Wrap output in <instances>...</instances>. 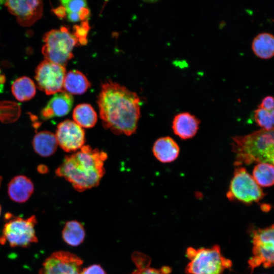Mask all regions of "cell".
<instances>
[{"instance_id": "obj_7", "label": "cell", "mask_w": 274, "mask_h": 274, "mask_svg": "<svg viewBox=\"0 0 274 274\" xmlns=\"http://www.w3.org/2000/svg\"><path fill=\"white\" fill-rule=\"evenodd\" d=\"M226 196L231 201L250 204L259 202L265 193L246 168L238 166L234 170Z\"/></svg>"}, {"instance_id": "obj_24", "label": "cell", "mask_w": 274, "mask_h": 274, "mask_svg": "<svg viewBox=\"0 0 274 274\" xmlns=\"http://www.w3.org/2000/svg\"><path fill=\"white\" fill-rule=\"evenodd\" d=\"M257 184L261 187L274 185V165L268 163H259L253 170L252 176Z\"/></svg>"}, {"instance_id": "obj_22", "label": "cell", "mask_w": 274, "mask_h": 274, "mask_svg": "<svg viewBox=\"0 0 274 274\" xmlns=\"http://www.w3.org/2000/svg\"><path fill=\"white\" fill-rule=\"evenodd\" d=\"M62 237L68 245L76 247L83 243L85 231L82 224L76 220L66 222L62 231Z\"/></svg>"}, {"instance_id": "obj_2", "label": "cell", "mask_w": 274, "mask_h": 274, "mask_svg": "<svg viewBox=\"0 0 274 274\" xmlns=\"http://www.w3.org/2000/svg\"><path fill=\"white\" fill-rule=\"evenodd\" d=\"M107 157L104 151L84 145L80 151L65 156L55 173L71 183L76 190L82 192L98 185L105 173Z\"/></svg>"}, {"instance_id": "obj_20", "label": "cell", "mask_w": 274, "mask_h": 274, "mask_svg": "<svg viewBox=\"0 0 274 274\" xmlns=\"http://www.w3.org/2000/svg\"><path fill=\"white\" fill-rule=\"evenodd\" d=\"M12 92L20 101H25L34 97L36 93V85L29 77H21L16 79L12 83Z\"/></svg>"}, {"instance_id": "obj_27", "label": "cell", "mask_w": 274, "mask_h": 274, "mask_svg": "<svg viewBox=\"0 0 274 274\" xmlns=\"http://www.w3.org/2000/svg\"><path fill=\"white\" fill-rule=\"evenodd\" d=\"M75 32L74 33L78 41L82 44H85L87 42L86 36L89 30L87 22H84L81 26H76Z\"/></svg>"}, {"instance_id": "obj_13", "label": "cell", "mask_w": 274, "mask_h": 274, "mask_svg": "<svg viewBox=\"0 0 274 274\" xmlns=\"http://www.w3.org/2000/svg\"><path fill=\"white\" fill-rule=\"evenodd\" d=\"M74 103L72 94L62 91L55 94L41 111V117L48 120L66 115L71 111Z\"/></svg>"}, {"instance_id": "obj_23", "label": "cell", "mask_w": 274, "mask_h": 274, "mask_svg": "<svg viewBox=\"0 0 274 274\" xmlns=\"http://www.w3.org/2000/svg\"><path fill=\"white\" fill-rule=\"evenodd\" d=\"M132 257L138 268L131 274H169L171 271V268L168 266L160 269L149 267L150 258L143 253L135 252Z\"/></svg>"}, {"instance_id": "obj_11", "label": "cell", "mask_w": 274, "mask_h": 274, "mask_svg": "<svg viewBox=\"0 0 274 274\" xmlns=\"http://www.w3.org/2000/svg\"><path fill=\"white\" fill-rule=\"evenodd\" d=\"M55 135L58 145L66 152L80 149L85 142L84 130L71 120H65L57 125Z\"/></svg>"}, {"instance_id": "obj_1", "label": "cell", "mask_w": 274, "mask_h": 274, "mask_svg": "<svg viewBox=\"0 0 274 274\" xmlns=\"http://www.w3.org/2000/svg\"><path fill=\"white\" fill-rule=\"evenodd\" d=\"M99 116L104 127L116 134L130 135L136 130L141 100L136 93L109 80L98 96Z\"/></svg>"}, {"instance_id": "obj_29", "label": "cell", "mask_w": 274, "mask_h": 274, "mask_svg": "<svg viewBox=\"0 0 274 274\" xmlns=\"http://www.w3.org/2000/svg\"><path fill=\"white\" fill-rule=\"evenodd\" d=\"M258 108L267 111L273 110L274 97L271 96H268L264 98L260 104L259 105Z\"/></svg>"}, {"instance_id": "obj_25", "label": "cell", "mask_w": 274, "mask_h": 274, "mask_svg": "<svg viewBox=\"0 0 274 274\" xmlns=\"http://www.w3.org/2000/svg\"><path fill=\"white\" fill-rule=\"evenodd\" d=\"M60 3L65 10L66 15L67 13L79 14L82 20H85L89 16L90 11L87 7V2L85 1L63 0Z\"/></svg>"}, {"instance_id": "obj_12", "label": "cell", "mask_w": 274, "mask_h": 274, "mask_svg": "<svg viewBox=\"0 0 274 274\" xmlns=\"http://www.w3.org/2000/svg\"><path fill=\"white\" fill-rule=\"evenodd\" d=\"M5 6L23 26L32 25L43 14V4L41 1H7Z\"/></svg>"}, {"instance_id": "obj_18", "label": "cell", "mask_w": 274, "mask_h": 274, "mask_svg": "<svg viewBox=\"0 0 274 274\" xmlns=\"http://www.w3.org/2000/svg\"><path fill=\"white\" fill-rule=\"evenodd\" d=\"M91 84L86 77L81 72L72 70L66 74L63 91L71 94H82L90 87Z\"/></svg>"}, {"instance_id": "obj_32", "label": "cell", "mask_w": 274, "mask_h": 274, "mask_svg": "<svg viewBox=\"0 0 274 274\" xmlns=\"http://www.w3.org/2000/svg\"><path fill=\"white\" fill-rule=\"evenodd\" d=\"M1 205H0V215H1Z\"/></svg>"}, {"instance_id": "obj_15", "label": "cell", "mask_w": 274, "mask_h": 274, "mask_svg": "<svg viewBox=\"0 0 274 274\" xmlns=\"http://www.w3.org/2000/svg\"><path fill=\"white\" fill-rule=\"evenodd\" d=\"M33 183L24 175L15 176L8 184L9 196L16 202L23 203L26 201L33 193Z\"/></svg>"}, {"instance_id": "obj_10", "label": "cell", "mask_w": 274, "mask_h": 274, "mask_svg": "<svg viewBox=\"0 0 274 274\" xmlns=\"http://www.w3.org/2000/svg\"><path fill=\"white\" fill-rule=\"evenodd\" d=\"M83 260L67 251H57L44 261L39 274H80Z\"/></svg>"}, {"instance_id": "obj_21", "label": "cell", "mask_w": 274, "mask_h": 274, "mask_svg": "<svg viewBox=\"0 0 274 274\" xmlns=\"http://www.w3.org/2000/svg\"><path fill=\"white\" fill-rule=\"evenodd\" d=\"M73 118L81 127L89 128L95 126L97 116L93 107L88 104H81L74 109Z\"/></svg>"}, {"instance_id": "obj_28", "label": "cell", "mask_w": 274, "mask_h": 274, "mask_svg": "<svg viewBox=\"0 0 274 274\" xmlns=\"http://www.w3.org/2000/svg\"><path fill=\"white\" fill-rule=\"evenodd\" d=\"M80 274H106V272L100 265L93 264L83 269Z\"/></svg>"}, {"instance_id": "obj_19", "label": "cell", "mask_w": 274, "mask_h": 274, "mask_svg": "<svg viewBox=\"0 0 274 274\" xmlns=\"http://www.w3.org/2000/svg\"><path fill=\"white\" fill-rule=\"evenodd\" d=\"M252 48L259 58L268 59L274 56V36L269 33H261L253 39Z\"/></svg>"}, {"instance_id": "obj_14", "label": "cell", "mask_w": 274, "mask_h": 274, "mask_svg": "<svg viewBox=\"0 0 274 274\" xmlns=\"http://www.w3.org/2000/svg\"><path fill=\"white\" fill-rule=\"evenodd\" d=\"M200 120L188 112L177 114L172 122L174 133L182 140L192 138L196 134L199 127Z\"/></svg>"}, {"instance_id": "obj_6", "label": "cell", "mask_w": 274, "mask_h": 274, "mask_svg": "<svg viewBox=\"0 0 274 274\" xmlns=\"http://www.w3.org/2000/svg\"><path fill=\"white\" fill-rule=\"evenodd\" d=\"M5 219L6 222L0 237V244L7 243L11 247L24 248L38 242L35 229L37 223L35 216L24 219L7 213Z\"/></svg>"}, {"instance_id": "obj_17", "label": "cell", "mask_w": 274, "mask_h": 274, "mask_svg": "<svg viewBox=\"0 0 274 274\" xmlns=\"http://www.w3.org/2000/svg\"><path fill=\"white\" fill-rule=\"evenodd\" d=\"M57 146L55 134L48 131L38 132L32 140V146L35 151L43 157H48L54 154Z\"/></svg>"}, {"instance_id": "obj_5", "label": "cell", "mask_w": 274, "mask_h": 274, "mask_svg": "<svg viewBox=\"0 0 274 274\" xmlns=\"http://www.w3.org/2000/svg\"><path fill=\"white\" fill-rule=\"evenodd\" d=\"M43 39L42 52L45 59L64 66L73 57L72 50L79 42L64 26L46 32Z\"/></svg>"}, {"instance_id": "obj_26", "label": "cell", "mask_w": 274, "mask_h": 274, "mask_svg": "<svg viewBox=\"0 0 274 274\" xmlns=\"http://www.w3.org/2000/svg\"><path fill=\"white\" fill-rule=\"evenodd\" d=\"M256 123L262 129L270 130L274 128V110L267 111L258 108L254 111Z\"/></svg>"}, {"instance_id": "obj_30", "label": "cell", "mask_w": 274, "mask_h": 274, "mask_svg": "<svg viewBox=\"0 0 274 274\" xmlns=\"http://www.w3.org/2000/svg\"><path fill=\"white\" fill-rule=\"evenodd\" d=\"M53 13L59 18H62L66 16V11L64 8L61 5L53 10Z\"/></svg>"}, {"instance_id": "obj_4", "label": "cell", "mask_w": 274, "mask_h": 274, "mask_svg": "<svg viewBox=\"0 0 274 274\" xmlns=\"http://www.w3.org/2000/svg\"><path fill=\"white\" fill-rule=\"evenodd\" d=\"M186 256L190 260L185 268L187 274H223L232 266L231 261L222 255L217 245L209 248L189 247Z\"/></svg>"}, {"instance_id": "obj_9", "label": "cell", "mask_w": 274, "mask_h": 274, "mask_svg": "<svg viewBox=\"0 0 274 274\" xmlns=\"http://www.w3.org/2000/svg\"><path fill=\"white\" fill-rule=\"evenodd\" d=\"M65 66L45 59L37 67L35 80L38 88L47 95L63 91Z\"/></svg>"}, {"instance_id": "obj_8", "label": "cell", "mask_w": 274, "mask_h": 274, "mask_svg": "<svg viewBox=\"0 0 274 274\" xmlns=\"http://www.w3.org/2000/svg\"><path fill=\"white\" fill-rule=\"evenodd\" d=\"M252 256L248 260L252 272L254 268L262 265L265 268L274 265V224L253 231Z\"/></svg>"}, {"instance_id": "obj_3", "label": "cell", "mask_w": 274, "mask_h": 274, "mask_svg": "<svg viewBox=\"0 0 274 274\" xmlns=\"http://www.w3.org/2000/svg\"><path fill=\"white\" fill-rule=\"evenodd\" d=\"M232 150L235 155L234 165L242 166L253 163L274 165V128L261 129L244 136L232 138Z\"/></svg>"}, {"instance_id": "obj_16", "label": "cell", "mask_w": 274, "mask_h": 274, "mask_svg": "<svg viewBox=\"0 0 274 274\" xmlns=\"http://www.w3.org/2000/svg\"><path fill=\"white\" fill-rule=\"evenodd\" d=\"M152 151L155 158L162 163L175 161L178 157L180 148L175 141L169 136L158 139L154 143Z\"/></svg>"}, {"instance_id": "obj_31", "label": "cell", "mask_w": 274, "mask_h": 274, "mask_svg": "<svg viewBox=\"0 0 274 274\" xmlns=\"http://www.w3.org/2000/svg\"><path fill=\"white\" fill-rule=\"evenodd\" d=\"M2 180V177L0 175V186H1V184Z\"/></svg>"}]
</instances>
